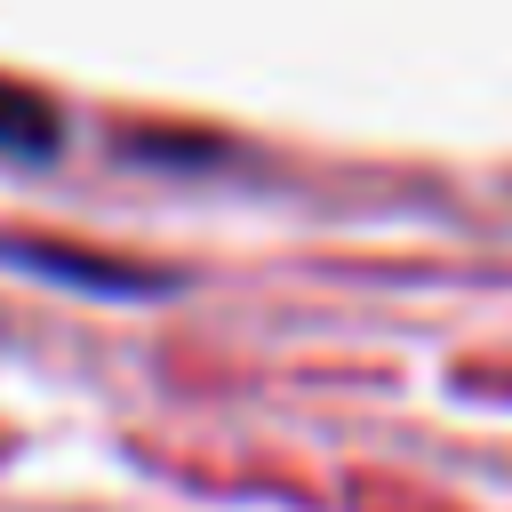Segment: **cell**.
Returning a JSON list of instances; mask_svg holds the SVG:
<instances>
[{
	"label": "cell",
	"instance_id": "cell-1",
	"mask_svg": "<svg viewBox=\"0 0 512 512\" xmlns=\"http://www.w3.org/2000/svg\"><path fill=\"white\" fill-rule=\"evenodd\" d=\"M16 264H48L64 280H88V288H168V272H144V264H88L96 248H48V240H0Z\"/></svg>",
	"mask_w": 512,
	"mask_h": 512
},
{
	"label": "cell",
	"instance_id": "cell-2",
	"mask_svg": "<svg viewBox=\"0 0 512 512\" xmlns=\"http://www.w3.org/2000/svg\"><path fill=\"white\" fill-rule=\"evenodd\" d=\"M0 152H24V160L56 152V112H48V96L0 80Z\"/></svg>",
	"mask_w": 512,
	"mask_h": 512
}]
</instances>
